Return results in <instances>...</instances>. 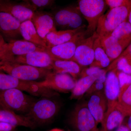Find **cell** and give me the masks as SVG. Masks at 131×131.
I'll return each instance as SVG.
<instances>
[{
	"label": "cell",
	"mask_w": 131,
	"mask_h": 131,
	"mask_svg": "<svg viewBox=\"0 0 131 131\" xmlns=\"http://www.w3.org/2000/svg\"><path fill=\"white\" fill-rule=\"evenodd\" d=\"M1 71L5 72L19 80L27 81L37 82L43 79L52 70L35 68L26 64L11 61H0Z\"/></svg>",
	"instance_id": "cell-1"
},
{
	"label": "cell",
	"mask_w": 131,
	"mask_h": 131,
	"mask_svg": "<svg viewBox=\"0 0 131 131\" xmlns=\"http://www.w3.org/2000/svg\"><path fill=\"white\" fill-rule=\"evenodd\" d=\"M129 3L125 6L110 9L101 16L96 31L100 39L110 36L120 24L127 20Z\"/></svg>",
	"instance_id": "cell-2"
},
{
	"label": "cell",
	"mask_w": 131,
	"mask_h": 131,
	"mask_svg": "<svg viewBox=\"0 0 131 131\" xmlns=\"http://www.w3.org/2000/svg\"><path fill=\"white\" fill-rule=\"evenodd\" d=\"M106 5L103 0H80L78 2L77 7L88 22L86 30L87 37L96 31L98 20L104 14Z\"/></svg>",
	"instance_id": "cell-3"
},
{
	"label": "cell",
	"mask_w": 131,
	"mask_h": 131,
	"mask_svg": "<svg viewBox=\"0 0 131 131\" xmlns=\"http://www.w3.org/2000/svg\"><path fill=\"white\" fill-rule=\"evenodd\" d=\"M35 98L17 89L0 90V105L6 109L27 113Z\"/></svg>",
	"instance_id": "cell-4"
},
{
	"label": "cell",
	"mask_w": 131,
	"mask_h": 131,
	"mask_svg": "<svg viewBox=\"0 0 131 131\" xmlns=\"http://www.w3.org/2000/svg\"><path fill=\"white\" fill-rule=\"evenodd\" d=\"M33 103L26 116L35 124H43L49 122L56 116L59 106L50 97H41Z\"/></svg>",
	"instance_id": "cell-5"
},
{
	"label": "cell",
	"mask_w": 131,
	"mask_h": 131,
	"mask_svg": "<svg viewBox=\"0 0 131 131\" xmlns=\"http://www.w3.org/2000/svg\"><path fill=\"white\" fill-rule=\"evenodd\" d=\"M52 14L56 27L64 30H74L85 25L83 16L77 7L70 6L61 8Z\"/></svg>",
	"instance_id": "cell-6"
},
{
	"label": "cell",
	"mask_w": 131,
	"mask_h": 131,
	"mask_svg": "<svg viewBox=\"0 0 131 131\" xmlns=\"http://www.w3.org/2000/svg\"><path fill=\"white\" fill-rule=\"evenodd\" d=\"M69 122L76 131H100L86 102L78 104L75 107L71 114Z\"/></svg>",
	"instance_id": "cell-7"
},
{
	"label": "cell",
	"mask_w": 131,
	"mask_h": 131,
	"mask_svg": "<svg viewBox=\"0 0 131 131\" xmlns=\"http://www.w3.org/2000/svg\"><path fill=\"white\" fill-rule=\"evenodd\" d=\"M86 30L82 31L70 41L52 47H46L45 51L53 60L69 61L72 60L78 45L87 36Z\"/></svg>",
	"instance_id": "cell-8"
},
{
	"label": "cell",
	"mask_w": 131,
	"mask_h": 131,
	"mask_svg": "<svg viewBox=\"0 0 131 131\" xmlns=\"http://www.w3.org/2000/svg\"><path fill=\"white\" fill-rule=\"evenodd\" d=\"M76 80L70 75L51 71L43 80L36 82L38 86L53 91L63 93L71 91L74 87Z\"/></svg>",
	"instance_id": "cell-9"
},
{
	"label": "cell",
	"mask_w": 131,
	"mask_h": 131,
	"mask_svg": "<svg viewBox=\"0 0 131 131\" xmlns=\"http://www.w3.org/2000/svg\"><path fill=\"white\" fill-rule=\"evenodd\" d=\"M45 48L23 39L7 42L0 54V61H8L15 57L26 55L36 51L44 50Z\"/></svg>",
	"instance_id": "cell-10"
},
{
	"label": "cell",
	"mask_w": 131,
	"mask_h": 131,
	"mask_svg": "<svg viewBox=\"0 0 131 131\" xmlns=\"http://www.w3.org/2000/svg\"><path fill=\"white\" fill-rule=\"evenodd\" d=\"M98 37L95 31L91 36L82 40L78 45L71 61L77 63L81 67L90 66L94 61V43Z\"/></svg>",
	"instance_id": "cell-11"
},
{
	"label": "cell",
	"mask_w": 131,
	"mask_h": 131,
	"mask_svg": "<svg viewBox=\"0 0 131 131\" xmlns=\"http://www.w3.org/2000/svg\"><path fill=\"white\" fill-rule=\"evenodd\" d=\"M0 11L11 15L21 23L31 20L34 13L26 0L20 2L9 0H0Z\"/></svg>",
	"instance_id": "cell-12"
},
{
	"label": "cell",
	"mask_w": 131,
	"mask_h": 131,
	"mask_svg": "<svg viewBox=\"0 0 131 131\" xmlns=\"http://www.w3.org/2000/svg\"><path fill=\"white\" fill-rule=\"evenodd\" d=\"M8 61L52 70L53 59L45 50L36 51L23 56L15 57Z\"/></svg>",
	"instance_id": "cell-13"
},
{
	"label": "cell",
	"mask_w": 131,
	"mask_h": 131,
	"mask_svg": "<svg viewBox=\"0 0 131 131\" xmlns=\"http://www.w3.org/2000/svg\"><path fill=\"white\" fill-rule=\"evenodd\" d=\"M21 22L9 14L0 11V33L7 42L19 39Z\"/></svg>",
	"instance_id": "cell-14"
},
{
	"label": "cell",
	"mask_w": 131,
	"mask_h": 131,
	"mask_svg": "<svg viewBox=\"0 0 131 131\" xmlns=\"http://www.w3.org/2000/svg\"><path fill=\"white\" fill-rule=\"evenodd\" d=\"M117 101L107 105L102 122L100 131H115L123 124L126 117Z\"/></svg>",
	"instance_id": "cell-15"
},
{
	"label": "cell",
	"mask_w": 131,
	"mask_h": 131,
	"mask_svg": "<svg viewBox=\"0 0 131 131\" xmlns=\"http://www.w3.org/2000/svg\"><path fill=\"white\" fill-rule=\"evenodd\" d=\"M38 34L45 42L46 36L53 31L57 30L52 14L43 11L34 12L31 20Z\"/></svg>",
	"instance_id": "cell-16"
},
{
	"label": "cell",
	"mask_w": 131,
	"mask_h": 131,
	"mask_svg": "<svg viewBox=\"0 0 131 131\" xmlns=\"http://www.w3.org/2000/svg\"><path fill=\"white\" fill-rule=\"evenodd\" d=\"M87 105L97 124H101L107 106V101L104 93L102 91L91 94Z\"/></svg>",
	"instance_id": "cell-17"
},
{
	"label": "cell",
	"mask_w": 131,
	"mask_h": 131,
	"mask_svg": "<svg viewBox=\"0 0 131 131\" xmlns=\"http://www.w3.org/2000/svg\"><path fill=\"white\" fill-rule=\"evenodd\" d=\"M100 40L103 49L112 62L120 56L131 41L119 40L111 35Z\"/></svg>",
	"instance_id": "cell-18"
},
{
	"label": "cell",
	"mask_w": 131,
	"mask_h": 131,
	"mask_svg": "<svg viewBox=\"0 0 131 131\" xmlns=\"http://www.w3.org/2000/svg\"><path fill=\"white\" fill-rule=\"evenodd\" d=\"M120 89L118 70L114 69L108 73L105 82L104 94L107 101V105L117 101Z\"/></svg>",
	"instance_id": "cell-19"
},
{
	"label": "cell",
	"mask_w": 131,
	"mask_h": 131,
	"mask_svg": "<svg viewBox=\"0 0 131 131\" xmlns=\"http://www.w3.org/2000/svg\"><path fill=\"white\" fill-rule=\"evenodd\" d=\"M86 25L81 28L74 30L54 31L49 33L46 38L47 47H52L62 44L70 41L77 34L86 30Z\"/></svg>",
	"instance_id": "cell-20"
},
{
	"label": "cell",
	"mask_w": 131,
	"mask_h": 131,
	"mask_svg": "<svg viewBox=\"0 0 131 131\" xmlns=\"http://www.w3.org/2000/svg\"><path fill=\"white\" fill-rule=\"evenodd\" d=\"M0 122L13 126H22L33 129L36 124L27 116L17 114L13 111L4 108L0 110Z\"/></svg>",
	"instance_id": "cell-21"
},
{
	"label": "cell",
	"mask_w": 131,
	"mask_h": 131,
	"mask_svg": "<svg viewBox=\"0 0 131 131\" xmlns=\"http://www.w3.org/2000/svg\"><path fill=\"white\" fill-rule=\"evenodd\" d=\"M20 32L24 40L44 48L47 47L46 42L38 34L31 20H27L21 23Z\"/></svg>",
	"instance_id": "cell-22"
},
{
	"label": "cell",
	"mask_w": 131,
	"mask_h": 131,
	"mask_svg": "<svg viewBox=\"0 0 131 131\" xmlns=\"http://www.w3.org/2000/svg\"><path fill=\"white\" fill-rule=\"evenodd\" d=\"M81 67L74 61H59L53 60L52 70L53 72L70 75L76 80L80 75L82 70Z\"/></svg>",
	"instance_id": "cell-23"
},
{
	"label": "cell",
	"mask_w": 131,
	"mask_h": 131,
	"mask_svg": "<svg viewBox=\"0 0 131 131\" xmlns=\"http://www.w3.org/2000/svg\"><path fill=\"white\" fill-rule=\"evenodd\" d=\"M96 80L93 75L81 77L77 81L74 87L71 91V100L78 99L81 98L90 88Z\"/></svg>",
	"instance_id": "cell-24"
},
{
	"label": "cell",
	"mask_w": 131,
	"mask_h": 131,
	"mask_svg": "<svg viewBox=\"0 0 131 131\" xmlns=\"http://www.w3.org/2000/svg\"><path fill=\"white\" fill-rule=\"evenodd\" d=\"M94 50V58L90 67H96L101 69L108 67L111 62L102 47L99 37L95 41Z\"/></svg>",
	"instance_id": "cell-25"
},
{
	"label": "cell",
	"mask_w": 131,
	"mask_h": 131,
	"mask_svg": "<svg viewBox=\"0 0 131 131\" xmlns=\"http://www.w3.org/2000/svg\"><path fill=\"white\" fill-rule=\"evenodd\" d=\"M118 105L126 117L131 114V83L121 87L117 100Z\"/></svg>",
	"instance_id": "cell-26"
},
{
	"label": "cell",
	"mask_w": 131,
	"mask_h": 131,
	"mask_svg": "<svg viewBox=\"0 0 131 131\" xmlns=\"http://www.w3.org/2000/svg\"><path fill=\"white\" fill-rule=\"evenodd\" d=\"M111 36L119 40H131V25L128 20L120 24L112 33Z\"/></svg>",
	"instance_id": "cell-27"
},
{
	"label": "cell",
	"mask_w": 131,
	"mask_h": 131,
	"mask_svg": "<svg viewBox=\"0 0 131 131\" xmlns=\"http://www.w3.org/2000/svg\"><path fill=\"white\" fill-rule=\"evenodd\" d=\"M107 72L106 70L104 69H101L96 67H90L82 70L80 76L81 78L93 75L96 78V80L105 83Z\"/></svg>",
	"instance_id": "cell-28"
},
{
	"label": "cell",
	"mask_w": 131,
	"mask_h": 131,
	"mask_svg": "<svg viewBox=\"0 0 131 131\" xmlns=\"http://www.w3.org/2000/svg\"><path fill=\"white\" fill-rule=\"evenodd\" d=\"M34 12L53 6L55 3L53 0H26Z\"/></svg>",
	"instance_id": "cell-29"
},
{
	"label": "cell",
	"mask_w": 131,
	"mask_h": 131,
	"mask_svg": "<svg viewBox=\"0 0 131 131\" xmlns=\"http://www.w3.org/2000/svg\"><path fill=\"white\" fill-rule=\"evenodd\" d=\"M105 83L96 80L92 84L90 88L87 91L86 94L88 95H91L92 94L99 91H102L104 88Z\"/></svg>",
	"instance_id": "cell-30"
},
{
	"label": "cell",
	"mask_w": 131,
	"mask_h": 131,
	"mask_svg": "<svg viewBox=\"0 0 131 131\" xmlns=\"http://www.w3.org/2000/svg\"><path fill=\"white\" fill-rule=\"evenodd\" d=\"M105 2L111 9L127 5L130 0H105Z\"/></svg>",
	"instance_id": "cell-31"
},
{
	"label": "cell",
	"mask_w": 131,
	"mask_h": 131,
	"mask_svg": "<svg viewBox=\"0 0 131 131\" xmlns=\"http://www.w3.org/2000/svg\"><path fill=\"white\" fill-rule=\"evenodd\" d=\"M118 74L120 87L131 83V75L127 74L118 71Z\"/></svg>",
	"instance_id": "cell-32"
},
{
	"label": "cell",
	"mask_w": 131,
	"mask_h": 131,
	"mask_svg": "<svg viewBox=\"0 0 131 131\" xmlns=\"http://www.w3.org/2000/svg\"><path fill=\"white\" fill-rule=\"evenodd\" d=\"M16 127L7 123L0 122V131H14Z\"/></svg>",
	"instance_id": "cell-33"
},
{
	"label": "cell",
	"mask_w": 131,
	"mask_h": 131,
	"mask_svg": "<svg viewBox=\"0 0 131 131\" xmlns=\"http://www.w3.org/2000/svg\"><path fill=\"white\" fill-rule=\"evenodd\" d=\"M131 52V43L130 45H129L126 49L125 50H124V51L122 52V54H121L120 56H119L118 58L116 59L113 61L112 62H117L118 60H119L120 59L124 58V57L126 56L127 54H129V53H130Z\"/></svg>",
	"instance_id": "cell-34"
},
{
	"label": "cell",
	"mask_w": 131,
	"mask_h": 131,
	"mask_svg": "<svg viewBox=\"0 0 131 131\" xmlns=\"http://www.w3.org/2000/svg\"><path fill=\"white\" fill-rule=\"evenodd\" d=\"M6 43L7 42H6V41L4 39V38L0 33V54L2 51Z\"/></svg>",
	"instance_id": "cell-35"
},
{
	"label": "cell",
	"mask_w": 131,
	"mask_h": 131,
	"mask_svg": "<svg viewBox=\"0 0 131 131\" xmlns=\"http://www.w3.org/2000/svg\"><path fill=\"white\" fill-rule=\"evenodd\" d=\"M115 131H131L126 125L122 124Z\"/></svg>",
	"instance_id": "cell-36"
},
{
	"label": "cell",
	"mask_w": 131,
	"mask_h": 131,
	"mask_svg": "<svg viewBox=\"0 0 131 131\" xmlns=\"http://www.w3.org/2000/svg\"><path fill=\"white\" fill-rule=\"evenodd\" d=\"M128 20L131 25V0H130L129 4V15H128Z\"/></svg>",
	"instance_id": "cell-37"
},
{
	"label": "cell",
	"mask_w": 131,
	"mask_h": 131,
	"mask_svg": "<svg viewBox=\"0 0 131 131\" xmlns=\"http://www.w3.org/2000/svg\"><path fill=\"white\" fill-rule=\"evenodd\" d=\"M129 118L127 119V122L125 125L131 131V115H129Z\"/></svg>",
	"instance_id": "cell-38"
},
{
	"label": "cell",
	"mask_w": 131,
	"mask_h": 131,
	"mask_svg": "<svg viewBox=\"0 0 131 131\" xmlns=\"http://www.w3.org/2000/svg\"><path fill=\"white\" fill-rule=\"evenodd\" d=\"M124 58H125L126 59L129 64L131 65V52L129 54H127Z\"/></svg>",
	"instance_id": "cell-39"
},
{
	"label": "cell",
	"mask_w": 131,
	"mask_h": 131,
	"mask_svg": "<svg viewBox=\"0 0 131 131\" xmlns=\"http://www.w3.org/2000/svg\"><path fill=\"white\" fill-rule=\"evenodd\" d=\"M49 131H64L62 129H59V128H54V129H52Z\"/></svg>",
	"instance_id": "cell-40"
},
{
	"label": "cell",
	"mask_w": 131,
	"mask_h": 131,
	"mask_svg": "<svg viewBox=\"0 0 131 131\" xmlns=\"http://www.w3.org/2000/svg\"><path fill=\"white\" fill-rule=\"evenodd\" d=\"M1 68H0V72H1Z\"/></svg>",
	"instance_id": "cell-41"
},
{
	"label": "cell",
	"mask_w": 131,
	"mask_h": 131,
	"mask_svg": "<svg viewBox=\"0 0 131 131\" xmlns=\"http://www.w3.org/2000/svg\"></svg>",
	"instance_id": "cell-42"
}]
</instances>
